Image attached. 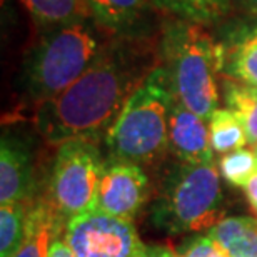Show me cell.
<instances>
[{"instance_id":"6da1fadb","label":"cell","mask_w":257,"mask_h":257,"mask_svg":"<svg viewBox=\"0 0 257 257\" xmlns=\"http://www.w3.org/2000/svg\"><path fill=\"white\" fill-rule=\"evenodd\" d=\"M156 67L159 55L152 40L128 37L107 42L69 89L37 105V131L54 146L74 139L94 141L112 127L128 97Z\"/></svg>"},{"instance_id":"7a4b0ae2","label":"cell","mask_w":257,"mask_h":257,"mask_svg":"<svg viewBox=\"0 0 257 257\" xmlns=\"http://www.w3.org/2000/svg\"><path fill=\"white\" fill-rule=\"evenodd\" d=\"M176 100L171 72L164 65L156 67L107 131L112 161L141 166L161 159L169 151V124Z\"/></svg>"},{"instance_id":"3957f363","label":"cell","mask_w":257,"mask_h":257,"mask_svg":"<svg viewBox=\"0 0 257 257\" xmlns=\"http://www.w3.org/2000/svg\"><path fill=\"white\" fill-rule=\"evenodd\" d=\"M107 42L85 20L49 30L25 59L22 87L35 107L50 100L74 84Z\"/></svg>"},{"instance_id":"277c9868","label":"cell","mask_w":257,"mask_h":257,"mask_svg":"<svg viewBox=\"0 0 257 257\" xmlns=\"http://www.w3.org/2000/svg\"><path fill=\"white\" fill-rule=\"evenodd\" d=\"M220 209L222 186L215 164L181 162L164 181L152 222L169 234L210 230L220 220Z\"/></svg>"},{"instance_id":"5b68a950","label":"cell","mask_w":257,"mask_h":257,"mask_svg":"<svg viewBox=\"0 0 257 257\" xmlns=\"http://www.w3.org/2000/svg\"><path fill=\"white\" fill-rule=\"evenodd\" d=\"M167 54L177 102L202 119L219 109L217 77L222 74L224 49L199 25L181 27L169 35Z\"/></svg>"},{"instance_id":"8992f818","label":"cell","mask_w":257,"mask_h":257,"mask_svg":"<svg viewBox=\"0 0 257 257\" xmlns=\"http://www.w3.org/2000/svg\"><path fill=\"white\" fill-rule=\"evenodd\" d=\"M105 164L92 139H74L59 146L50 176V204L69 220L95 209Z\"/></svg>"},{"instance_id":"52a82bcc","label":"cell","mask_w":257,"mask_h":257,"mask_svg":"<svg viewBox=\"0 0 257 257\" xmlns=\"http://www.w3.org/2000/svg\"><path fill=\"white\" fill-rule=\"evenodd\" d=\"M64 239L77 257H144V245L132 220L89 210L67 220Z\"/></svg>"},{"instance_id":"ba28073f","label":"cell","mask_w":257,"mask_h":257,"mask_svg":"<svg viewBox=\"0 0 257 257\" xmlns=\"http://www.w3.org/2000/svg\"><path fill=\"white\" fill-rule=\"evenodd\" d=\"M149 195V179L141 166L110 161L105 164L97 191L95 209L132 220Z\"/></svg>"},{"instance_id":"9c48e42d","label":"cell","mask_w":257,"mask_h":257,"mask_svg":"<svg viewBox=\"0 0 257 257\" xmlns=\"http://www.w3.org/2000/svg\"><path fill=\"white\" fill-rule=\"evenodd\" d=\"M34 191V161L22 139L4 134L0 144V204H29Z\"/></svg>"},{"instance_id":"30bf717a","label":"cell","mask_w":257,"mask_h":257,"mask_svg":"<svg viewBox=\"0 0 257 257\" xmlns=\"http://www.w3.org/2000/svg\"><path fill=\"white\" fill-rule=\"evenodd\" d=\"M169 151L181 162H212V144L205 119L186 109L176 100L169 124Z\"/></svg>"},{"instance_id":"8fae6325","label":"cell","mask_w":257,"mask_h":257,"mask_svg":"<svg viewBox=\"0 0 257 257\" xmlns=\"http://www.w3.org/2000/svg\"><path fill=\"white\" fill-rule=\"evenodd\" d=\"M222 75L257 87V24L235 29L222 44Z\"/></svg>"},{"instance_id":"7c38bea8","label":"cell","mask_w":257,"mask_h":257,"mask_svg":"<svg viewBox=\"0 0 257 257\" xmlns=\"http://www.w3.org/2000/svg\"><path fill=\"white\" fill-rule=\"evenodd\" d=\"M67 220L60 215L50 200H37L29 205L25 237L12 257H49L52 240L65 229Z\"/></svg>"},{"instance_id":"4fadbf2b","label":"cell","mask_w":257,"mask_h":257,"mask_svg":"<svg viewBox=\"0 0 257 257\" xmlns=\"http://www.w3.org/2000/svg\"><path fill=\"white\" fill-rule=\"evenodd\" d=\"M209 235L227 257H257V220L250 217L220 219Z\"/></svg>"},{"instance_id":"5bb4252c","label":"cell","mask_w":257,"mask_h":257,"mask_svg":"<svg viewBox=\"0 0 257 257\" xmlns=\"http://www.w3.org/2000/svg\"><path fill=\"white\" fill-rule=\"evenodd\" d=\"M90 17L104 30L119 32L141 17L147 0H84Z\"/></svg>"},{"instance_id":"9a60e30c","label":"cell","mask_w":257,"mask_h":257,"mask_svg":"<svg viewBox=\"0 0 257 257\" xmlns=\"http://www.w3.org/2000/svg\"><path fill=\"white\" fill-rule=\"evenodd\" d=\"M19 2L42 25L60 27L90 17L84 0H19Z\"/></svg>"},{"instance_id":"2e32d148","label":"cell","mask_w":257,"mask_h":257,"mask_svg":"<svg viewBox=\"0 0 257 257\" xmlns=\"http://www.w3.org/2000/svg\"><path fill=\"white\" fill-rule=\"evenodd\" d=\"M224 100L240 122L247 134L249 146H257V87L240 84L224 77Z\"/></svg>"},{"instance_id":"e0dca14e","label":"cell","mask_w":257,"mask_h":257,"mask_svg":"<svg viewBox=\"0 0 257 257\" xmlns=\"http://www.w3.org/2000/svg\"><path fill=\"white\" fill-rule=\"evenodd\" d=\"M209 132L214 152L229 154L249 146L242 122L230 109H217L210 115Z\"/></svg>"},{"instance_id":"ac0fdd59","label":"cell","mask_w":257,"mask_h":257,"mask_svg":"<svg viewBox=\"0 0 257 257\" xmlns=\"http://www.w3.org/2000/svg\"><path fill=\"white\" fill-rule=\"evenodd\" d=\"M29 204H5L0 207V257H12L27 230Z\"/></svg>"},{"instance_id":"d6986e66","label":"cell","mask_w":257,"mask_h":257,"mask_svg":"<svg viewBox=\"0 0 257 257\" xmlns=\"http://www.w3.org/2000/svg\"><path fill=\"white\" fill-rule=\"evenodd\" d=\"M171 12L191 22H214L224 17L230 9V0H157Z\"/></svg>"},{"instance_id":"ffe728a7","label":"cell","mask_w":257,"mask_h":257,"mask_svg":"<svg viewBox=\"0 0 257 257\" xmlns=\"http://www.w3.org/2000/svg\"><path fill=\"white\" fill-rule=\"evenodd\" d=\"M219 172L225 181L232 186L245 187L250 177L257 172V154L252 149H239V151L224 154L219 162Z\"/></svg>"},{"instance_id":"44dd1931","label":"cell","mask_w":257,"mask_h":257,"mask_svg":"<svg viewBox=\"0 0 257 257\" xmlns=\"http://www.w3.org/2000/svg\"><path fill=\"white\" fill-rule=\"evenodd\" d=\"M181 257H227V254L210 235H204V237L195 239L189 245L186 254Z\"/></svg>"},{"instance_id":"7402d4cb","label":"cell","mask_w":257,"mask_h":257,"mask_svg":"<svg viewBox=\"0 0 257 257\" xmlns=\"http://www.w3.org/2000/svg\"><path fill=\"white\" fill-rule=\"evenodd\" d=\"M49 257H77L74 254V250L69 247V244L65 242L64 239V234L62 235H57L52 244H50V249H49Z\"/></svg>"},{"instance_id":"603a6c76","label":"cell","mask_w":257,"mask_h":257,"mask_svg":"<svg viewBox=\"0 0 257 257\" xmlns=\"http://www.w3.org/2000/svg\"><path fill=\"white\" fill-rule=\"evenodd\" d=\"M244 194H245V199H247V202L250 205V209L257 214V172L250 177V181L245 184Z\"/></svg>"},{"instance_id":"cb8c5ba5","label":"cell","mask_w":257,"mask_h":257,"mask_svg":"<svg viewBox=\"0 0 257 257\" xmlns=\"http://www.w3.org/2000/svg\"><path fill=\"white\" fill-rule=\"evenodd\" d=\"M144 257H181V255H176L171 249L157 247V249H149Z\"/></svg>"},{"instance_id":"d4e9b609","label":"cell","mask_w":257,"mask_h":257,"mask_svg":"<svg viewBox=\"0 0 257 257\" xmlns=\"http://www.w3.org/2000/svg\"><path fill=\"white\" fill-rule=\"evenodd\" d=\"M239 4L242 5L247 12H250L257 17V0H239Z\"/></svg>"},{"instance_id":"484cf974","label":"cell","mask_w":257,"mask_h":257,"mask_svg":"<svg viewBox=\"0 0 257 257\" xmlns=\"http://www.w3.org/2000/svg\"><path fill=\"white\" fill-rule=\"evenodd\" d=\"M254 151H255V154H257V146H255V147H254Z\"/></svg>"}]
</instances>
